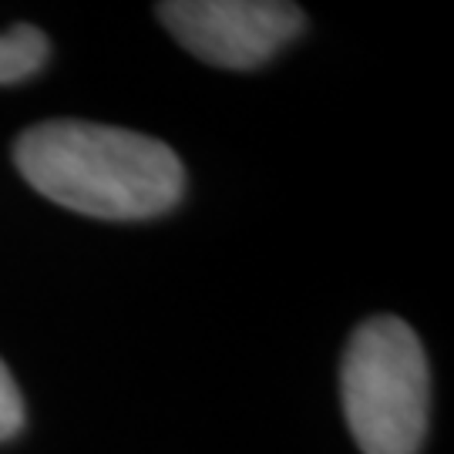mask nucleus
Segmentation results:
<instances>
[{
	"label": "nucleus",
	"mask_w": 454,
	"mask_h": 454,
	"mask_svg": "<svg viewBox=\"0 0 454 454\" xmlns=\"http://www.w3.org/2000/svg\"><path fill=\"white\" fill-rule=\"evenodd\" d=\"M343 414L364 454H418L431 411V373L418 333L397 317L354 330L340 367Z\"/></svg>",
	"instance_id": "2"
},
{
	"label": "nucleus",
	"mask_w": 454,
	"mask_h": 454,
	"mask_svg": "<svg viewBox=\"0 0 454 454\" xmlns=\"http://www.w3.org/2000/svg\"><path fill=\"white\" fill-rule=\"evenodd\" d=\"M159 17L185 51L232 71L270 61L303 31V11L283 0H172Z\"/></svg>",
	"instance_id": "3"
},
{
	"label": "nucleus",
	"mask_w": 454,
	"mask_h": 454,
	"mask_svg": "<svg viewBox=\"0 0 454 454\" xmlns=\"http://www.w3.org/2000/svg\"><path fill=\"white\" fill-rule=\"evenodd\" d=\"M48 61V37L34 24H14L0 34V84L24 82Z\"/></svg>",
	"instance_id": "4"
},
{
	"label": "nucleus",
	"mask_w": 454,
	"mask_h": 454,
	"mask_svg": "<svg viewBox=\"0 0 454 454\" xmlns=\"http://www.w3.org/2000/svg\"><path fill=\"white\" fill-rule=\"evenodd\" d=\"M20 424H24V401H20V390L7 371V364L0 360V441L14 438Z\"/></svg>",
	"instance_id": "5"
},
{
	"label": "nucleus",
	"mask_w": 454,
	"mask_h": 454,
	"mask_svg": "<svg viewBox=\"0 0 454 454\" xmlns=\"http://www.w3.org/2000/svg\"><path fill=\"white\" fill-rule=\"evenodd\" d=\"M20 176L65 209L95 219H152L182 195L185 168L142 131L98 121H41L14 145Z\"/></svg>",
	"instance_id": "1"
}]
</instances>
